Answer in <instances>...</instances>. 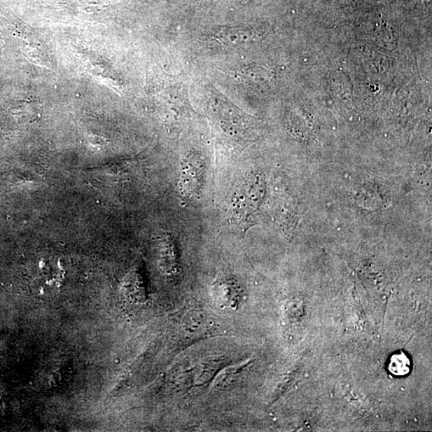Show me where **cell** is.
<instances>
[{"label": "cell", "instance_id": "2", "mask_svg": "<svg viewBox=\"0 0 432 432\" xmlns=\"http://www.w3.org/2000/svg\"><path fill=\"white\" fill-rule=\"evenodd\" d=\"M160 265L167 274H173L177 270V249L171 235H165L160 240L159 251Z\"/></svg>", "mask_w": 432, "mask_h": 432}, {"label": "cell", "instance_id": "3", "mask_svg": "<svg viewBox=\"0 0 432 432\" xmlns=\"http://www.w3.org/2000/svg\"><path fill=\"white\" fill-rule=\"evenodd\" d=\"M216 36L218 41L228 45H237L245 41L248 34L243 28L235 27L223 29L218 32Z\"/></svg>", "mask_w": 432, "mask_h": 432}, {"label": "cell", "instance_id": "1", "mask_svg": "<svg viewBox=\"0 0 432 432\" xmlns=\"http://www.w3.org/2000/svg\"><path fill=\"white\" fill-rule=\"evenodd\" d=\"M206 162L203 155L193 151L185 157L179 181V190L184 198L197 197L204 186Z\"/></svg>", "mask_w": 432, "mask_h": 432}, {"label": "cell", "instance_id": "4", "mask_svg": "<svg viewBox=\"0 0 432 432\" xmlns=\"http://www.w3.org/2000/svg\"><path fill=\"white\" fill-rule=\"evenodd\" d=\"M389 368L396 375H405L410 372V361L403 353L395 355L391 358Z\"/></svg>", "mask_w": 432, "mask_h": 432}]
</instances>
